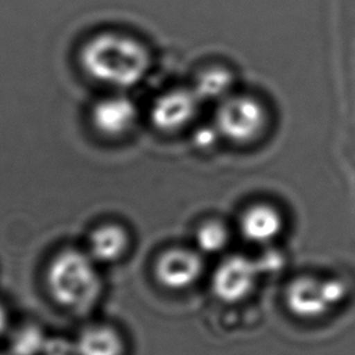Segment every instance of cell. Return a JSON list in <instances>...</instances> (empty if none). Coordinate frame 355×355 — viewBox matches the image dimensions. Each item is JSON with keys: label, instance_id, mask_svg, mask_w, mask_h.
Masks as SVG:
<instances>
[{"label": "cell", "instance_id": "obj_15", "mask_svg": "<svg viewBox=\"0 0 355 355\" xmlns=\"http://www.w3.org/2000/svg\"><path fill=\"white\" fill-rule=\"evenodd\" d=\"M43 354H46V355H76L75 343L71 347H68V343L64 340H57V341L47 340Z\"/></svg>", "mask_w": 355, "mask_h": 355}, {"label": "cell", "instance_id": "obj_7", "mask_svg": "<svg viewBox=\"0 0 355 355\" xmlns=\"http://www.w3.org/2000/svg\"><path fill=\"white\" fill-rule=\"evenodd\" d=\"M204 270L200 251L190 248H171L162 252L154 266L161 286L169 290H184L193 286Z\"/></svg>", "mask_w": 355, "mask_h": 355}, {"label": "cell", "instance_id": "obj_9", "mask_svg": "<svg viewBox=\"0 0 355 355\" xmlns=\"http://www.w3.org/2000/svg\"><path fill=\"white\" fill-rule=\"evenodd\" d=\"M239 227L247 241L263 245L277 239L283 229V218L273 205L259 202L244 209L239 220Z\"/></svg>", "mask_w": 355, "mask_h": 355}, {"label": "cell", "instance_id": "obj_16", "mask_svg": "<svg viewBox=\"0 0 355 355\" xmlns=\"http://www.w3.org/2000/svg\"><path fill=\"white\" fill-rule=\"evenodd\" d=\"M216 136H220V135L215 125L204 126V128H200L196 130V143L201 147H208V146L214 144Z\"/></svg>", "mask_w": 355, "mask_h": 355}, {"label": "cell", "instance_id": "obj_1", "mask_svg": "<svg viewBox=\"0 0 355 355\" xmlns=\"http://www.w3.org/2000/svg\"><path fill=\"white\" fill-rule=\"evenodd\" d=\"M80 62L93 79L115 87H130L146 76L150 54L129 36L101 33L83 46Z\"/></svg>", "mask_w": 355, "mask_h": 355}, {"label": "cell", "instance_id": "obj_12", "mask_svg": "<svg viewBox=\"0 0 355 355\" xmlns=\"http://www.w3.org/2000/svg\"><path fill=\"white\" fill-rule=\"evenodd\" d=\"M233 85L234 78L229 69L222 67H212L201 71L196 76L191 89L196 92L201 103L214 100L219 103L232 94Z\"/></svg>", "mask_w": 355, "mask_h": 355}, {"label": "cell", "instance_id": "obj_6", "mask_svg": "<svg viewBox=\"0 0 355 355\" xmlns=\"http://www.w3.org/2000/svg\"><path fill=\"white\" fill-rule=\"evenodd\" d=\"M258 280V265L243 255L220 261L212 276V291L223 302H239L247 298Z\"/></svg>", "mask_w": 355, "mask_h": 355}, {"label": "cell", "instance_id": "obj_10", "mask_svg": "<svg viewBox=\"0 0 355 355\" xmlns=\"http://www.w3.org/2000/svg\"><path fill=\"white\" fill-rule=\"evenodd\" d=\"M129 245L126 230L115 223L96 227L87 243V252L97 263H111L122 258Z\"/></svg>", "mask_w": 355, "mask_h": 355}, {"label": "cell", "instance_id": "obj_5", "mask_svg": "<svg viewBox=\"0 0 355 355\" xmlns=\"http://www.w3.org/2000/svg\"><path fill=\"white\" fill-rule=\"evenodd\" d=\"M201 100L190 87H176L159 94L150 110L151 123L161 132H176L197 116Z\"/></svg>", "mask_w": 355, "mask_h": 355}, {"label": "cell", "instance_id": "obj_4", "mask_svg": "<svg viewBox=\"0 0 355 355\" xmlns=\"http://www.w3.org/2000/svg\"><path fill=\"white\" fill-rule=\"evenodd\" d=\"M345 286L337 279H318L300 276L288 283L286 288V304L288 309L304 319H315L327 313L344 300Z\"/></svg>", "mask_w": 355, "mask_h": 355}, {"label": "cell", "instance_id": "obj_17", "mask_svg": "<svg viewBox=\"0 0 355 355\" xmlns=\"http://www.w3.org/2000/svg\"><path fill=\"white\" fill-rule=\"evenodd\" d=\"M7 326H8V313L6 306L0 302V336L6 331Z\"/></svg>", "mask_w": 355, "mask_h": 355}, {"label": "cell", "instance_id": "obj_8", "mask_svg": "<svg viewBox=\"0 0 355 355\" xmlns=\"http://www.w3.org/2000/svg\"><path fill=\"white\" fill-rule=\"evenodd\" d=\"M137 118L136 105L125 96H110L98 100L92 110L94 128L104 136L116 137L129 132Z\"/></svg>", "mask_w": 355, "mask_h": 355}, {"label": "cell", "instance_id": "obj_3", "mask_svg": "<svg viewBox=\"0 0 355 355\" xmlns=\"http://www.w3.org/2000/svg\"><path fill=\"white\" fill-rule=\"evenodd\" d=\"M268 114L263 104L252 96L230 94L218 103L215 122L219 135L229 141L247 144L263 132Z\"/></svg>", "mask_w": 355, "mask_h": 355}, {"label": "cell", "instance_id": "obj_2", "mask_svg": "<svg viewBox=\"0 0 355 355\" xmlns=\"http://www.w3.org/2000/svg\"><path fill=\"white\" fill-rule=\"evenodd\" d=\"M97 262L87 251L67 248L53 257L47 266V288L54 301L73 312L90 311L101 294Z\"/></svg>", "mask_w": 355, "mask_h": 355}, {"label": "cell", "instance_id": "obj_14", "mask_svg": "<svg viewBox=\"0 0 355 355\" xmlns=\"http://www.w3.org/2000/svg\"><path fill=\"white\" fill-rule=\"evenodd\" d=\"M47 338L43 331L35 326L21 329L11 344L14 355H39L46 347Z\"/></svg>", "mask_w": 355, "mask_h": 355}, {"label": "cell", "instance_id": "obj_13", "mask_svg": "<svg viewBox=\"0 0 355 355\" xmlns=\"http://www.w3.org/2000/svg\"><path fill=\"white\" fill-rule=\"evenodd\" d=\"M229 229L218 219L202 222L196 230V244L201 254H216L229 243Z\"/></svg>", "mask_w": 355, "mask_h": 355}, {"label": "cell", "instance_id": "obj_11", "mask_svg": "<svg viewBox=\"0 0 355 355\" xmlns=\"http://www.w3.org/2000/svg\"><path fill=\"white\" fill-rule=\"evenodd\" d=\"M76 355H122L121 334L105 324H93L83 329L75 341Z\"/></svg>", "mask_w": 355, "mask_h": 355}]
</instances>
